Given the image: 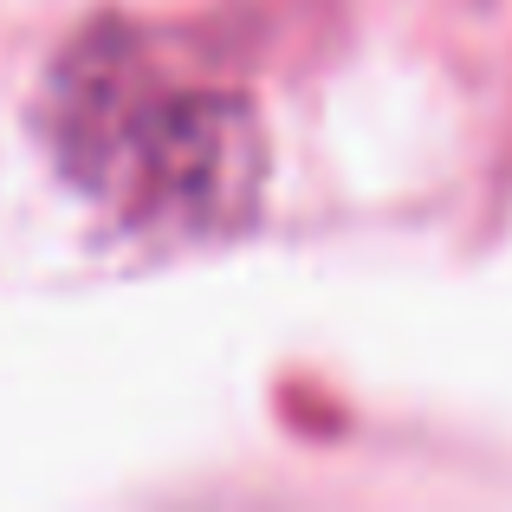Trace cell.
Instances as JSON below:
<instances>
[{"mask_svg": "<svg viewBox=\"0 0 512 512\" xmlns=\"http://www.w3.org/2000/svg\"><path fill=\"white\" fill-rule=\"evenodd\" d=\"M59 175L143 240H214L253 214L266 137L208 46L143 20H98L46 72Z\"/></svg>", "mask_w": 512, "mask_h": 512, "instance_id": "6da1fadb", "label": "cell"}]
</instances>
